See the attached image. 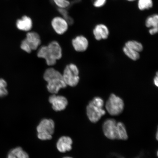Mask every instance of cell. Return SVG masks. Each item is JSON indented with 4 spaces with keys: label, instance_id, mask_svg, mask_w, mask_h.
<instances>
[{
    "label": "cell",
    "instance_id": "9c48e42d",
    "mask_svg": "<svg viewBox=\"0 0 158 158\" xmlns=\"http://www.w3.org/2000/svg\"><path fill=\"white\" fill-rule=\"evenodd\" d=\"M52 28L57 34L62 35L66 32L68 28V23L63 18L57 17L51 22Z\"/></svg>",
    "mask_w": 158,
    "mask_h": 158
},
{
    "label": "cell",
    "instance_id": "f1b7e54d",
    "mask_svg": "<svg viewBox=\"0 0 158 158\" xmlns=\"http://www.w3.org/2000/svg\"><path fill=\"white\" fill-rule=\"evenodd\" d=\"M127 1H135V0H127Z\"/></svg>",
    "mask_w": 158,
    "mask_h": 158
},
{
    "label": "cell",
    "instance_id": "30bf717a",
    "mask_svg": "<svg viewBox=\"0 0 158 158\" xmlns=\"http://www.w3.org/2000/svg\"><path fill=\"white\" fill-rule=\"evenodd\" d=\"M23 40L31 51L36 50L41 43L40 36L38 33L35 32L27 33L26 37Z\"/></svg>",
    "mask_w": 158,
    "mask_h": 158
},
{
    "label": "cell",
    "instance_id": "d6986e66",
    "mask_svg": "<svg viewBox=\"0 0 158 158\" xmlns=\"http://www.w3.org/2000/svg\"><path fill=\"white\" fill-rule=\"evenodd\" d=\"M123 50L126 56L132 60H137L140 58L139 52L128 48L127 47L124 46L123 48Z\"/></svg>",
    "mask_w": 158,
    "mask_h": 158
},
{
    "label": "cell",
    "instance_id": "d4e9b609",
    "mask_svg": "<svg viewBox=\"0 0 158 158\" xmlns=\"http://www.w3.org/2000/svg\"><path fill=\"white\" fill-rule=\"evenodd\" d=\"M106 0H94V5L96 7H100L105 4Z\"/></svg>",
    "mask_w": 158,
    "mask_h": 158
},
{
    "label": "cell",
    "instance_id": "ac0fdd59",
    "mask_svg": "<svg viewBox=\"0 0 158 158\" xmlns=\"http://www.w3.org/2000/svg\"><path fill=\"white\" fill-rule=\"evenodd\" d=\"M125 46L138 52H141L143 50V45L141 43L136 41H128L126 43Z\"/></svg>",
    "mask_w": 158,
    "mask_h": 158
},
{
    "label": "cell",
    "instance_id": "277c9868",
    "mask_svg": "<svg viewBox=\"0 0 158 158\" xmlns=\"http://www.w3.org/2000/svg\"><path fill=\"white\" fill-rule=\"evenodd\" d=\"M106 111L110 115L118 116L123 112L124 102L122 99L114 94H111L105 105Z\"/></svg>",
    "mask_w": 158,
    "mask_h": 158
},
{
    "label": "cell",
    "instance_id": "7a4b0ae2",
    "mask_svg": "<svg viewBox=\"0 0 158 158\" xmlns=\"http://www.w3.org/2000/svg\"><path fill=\"white\" fill-rule=\"evenodd\" d=\"M104 105V101L100 97H95L89 102L86 106V114L92 123H97L106 114Z\"/></svg>",
    "mask_w": 158,
    "mask_h": 158
},
{
    "label": "cell",
    "instance_id": "e0dca14e",
    "mask_svg": "<svg viewBox=\"0 0 158 158\" xmlns=\"http://www.w3.org/2000/svg\"><path fill=\"white\" fill-rule=\"evenodd\" d=\"M118 139L127 140L128 135L125 125L122 122H117Z\"/></svg>",
    "mask_w": 158,
    "mask_h": 158
},
{
    "label": "cell",
    "instance_id": "4316f807",
    "mask_svg": "<svg viewBox=\"0 0 158 158\" xmlns=\"http://www.w3.org/2000/svg\"><path fill=\"white\" fill-rule=\"evenodd\" d=\"M158 73H156V75L155 77V78H154L153 82L154 84H155V85L158 87Z\"/></svg>",
    "mask_w": 158,
    "mask_h": 158
},
{
    "label": "cell",
    "instance_id": "3957f363",
    "mask_svg": "<svg viewBox=\"0 0 158 158\" xmlns=\"http://www.w3.org/2000/svg\"><path fill=\"white\" fill-rule=\"evenodd\" d=\"M55 129L54 122L51 119H43L37 127V137L41 140H50Z\"/></svg>",
    "mask_w": 158,
    "mask_h": 158
},
{
    "label": "cell",
    "instance_id": "5bb4252c",
    "mask_svg": "<svg viewBox=\"0 0 158 158\" xmlns=\"http://www.w3.org/2000/svg\"><path fill=\"white\" fill-rule=\"evenodd\" d=\"M16 25L17 28L19 30L27 31H30L32 28L33 23L30 17L24 15L21 19L17 20Z\"/></svg>",
    "mask_w": 158,
    "mask_h": 158
},
{
    "label": "cell",
    "instance_id": "ba28073f",
    "mask_svg": "<svg viewBox=\"0 0 158 158\" xmlns=\"http://www.w3.org/2000/svg\"><path fill=\"white\" fill-rule=\"evenodd\" d=\"M47 82V90L52 94H57L60 89L66 88L67 86L63 78L52 79Z\"/></svg>",
    "mask_w": 158,
    "mask_h": 158
},
{
    "label": "cell",
    "instance_id": "9a60e30c",
    "mask_svg": "<svg viewBox=\"0 0 158 158\" xmlns=\"http://www.w3.org/2000/svg\"><path fill=\"white\" fill-rule=\"evenodd\" d=\"M7 158H29L28 154L21 147H17L11 150Z\"/></svg>",
    "mask_w": 158,
    "mask_h": 158
},
{
    "label": "cell",
    "instance_id": "4fadbf2b",
    "mask_svg": "<svg viewBox=\"0 0 158 158\" xmlns=\"http://www.w3.org/2000/svg\"><path fill=\"white\" fill-rule=\"evenodd\" d=\"M93 33L96 40L99 41L108 38L109 35V31L106 25L100 24L94 27Z\"/></svg>",
    "mask_w": 158,
    "mask_h": 158
},
{
    "label": "cell",
    "instance_id": "52a82bcc",
    "mask_svg": "<svg viewBox=\"0 0 158 158\" xmlns=\"http://www.w3.org/2000/svg\"><path fill=\"white\" fill-rule=\"evenodd\" d=\"M49 101L52 105L53 109L56 111L64 110L68 106V102L64 96L53 94L49 96Z\"/></svg>",
    "mask_w": 158,
    "mask_h": 158
},
{
    "label": "cell",
    "instance_id": "8992f818",
    "mask_svg": "<svg viewBox=\"0 0 158 158\" xmlns=\"http://www.w3.org/2000/svg\"><path fill=\"white\" fill-rule=\"evenodd\" d=\"M105 136L110 140L118 139L117 122L113 118H108L102 124Z\"/></svg>",
    "mask_w": 158,
    "mask_h": 158
},
{
    "label": "cell",
    "instance_id": "ffe728a7",
    "mask_svg": "<svg viewBox=\"0 0 158 158\" xmlns=\"http://www.w3.org/2000/svg\"><path fill=\"white\" fill-rule=\"evenodd\" d=\"M145 24L146 27L149 28L158 27V15H155L148 17L146 20Z\"/></svg>",
    "mask_w": 158,
    "mask_h": 158
},
{
    "label": "cell",
    "instance_id": "2e32d148",
    "mask_svg": "<svg viewBox=\"0 0 158 158\" xmlns=\"http://www.w3.org/2000/svg\"><path fill=\"white\" fill-rule=\"evenodd\" d=\"M44 80L47 82L55 78H63L62 74L54 68H50L45 70L44 76Z\"/></svg>",
    "mask_w": 158,
    "mask_h": 158
},
{
    "label": "cell",
    "instance_id": "603a6c76",
    "mask_svg": "<svg viewBox=\"0 0 158 158\" xmlns=\"http://www.w3.org/2000/svg\"><path fill=\"white\" fill-rule=\"evenodd\" d=\"M59 13L62 15L63 18L66 20L69 25H72L74 23L73 19L69 15L68 13L67 10L64 8H60L58 9Z\"/></svg>",
    "mask_w": 158,
    "mask_h": 158
},
{
    "label": "cell",
    "instance_id": "8fae6325",
    "mask_svg": "<svg viewBox=\"0 0 158 158\" xmlns=\"http://www.w3.org/2000/svg\"><path fill=\"white\" fill-rule=\"evenodd\" d=\"M72 44L75 50L77 52H82L87 49L89 42L85 37L83 35H78L73 40Z\"/></svg>",
    "mask_w": 158,
    "mask_h": 158
},
{
    "label": "cell",
    "instance_id": "5b68a950",
    "mask_svg": "<svg viewBox=\"0 0 158 158\" xmlns=\"http://www.w3.org/2000/svg\"><path fill=\"white\" fill-rule=\"evenodd\" d=\"M62 74L63 78L67 85L76 86L80 81L79 70L76 65L70 64L65 67Z\"/></svg>",
    "mask_w": 158,
    "mask_h": 158
},
{
    "label": "cell",
    "instance_id": "44dd1931",
    "mask_svg": "<svg viewBox=\"0 0 158 158\" xmlns=\"http://www.w3.org/2000/svg\"><path fill=\"white\" fill-rule=\"evenodd\" d=\"M153 5L152 0H139L138 2V8L141 10L151 8Z\"/></svg>",
    "mask_w": 158,
    "mask_h": 158
},
{
    "label": "cell",
    "instance_id": "484cf974",
    "mask_svg": "<svg viewBox=\"0 0 158 158\" xmlns=\"http://www.w3.org/2000/svg\"><path fill=\"white\" fill-rule=\"evenodd\" d=\"M158 27H153L151 28L149 30V32L150 34L153 35L157 33L158 32Z\"/></svg>",
    "mask_w": 158,
    "mask_h": 158
},
{
    "label": "cell",
    "instance_id": "cb8c5ba5",
    "mask_svg": "<svg viewBox=\"0 0 158 158\" xmlns=\"http://www.w3.org/2000/svg\"><path fill=\"white\" fill-rule=\"evenodd\" d=\"M59 8H66L70 6V3L68 0H53Z\"/></svg>",
    "mask_w": 158,
    "mask_h": 158
},
{
    "label": "cell",
    "instance_id": "7c38bea8",
    "mask_svg": "<svg viewBox=\"0 0 158 158\" xmlns=\"http://www.w3.org/2000/svg\"><path fill=\"white\" fill-rule=\"evenodd\" d=\"M72 138L68 136H63L57 142L56 147L60 152L65 153L72 150Z\"/></svg>",
    "mask_w": 158,
    "mask_h": 158
},
{
    "label": "cell",
    "instance_id": "83f0119b",
    "mask_svg": "<svg viewBox=\"0 0 158 158\" xmlns=\"http://www.w3.org/2000/svg\"><path fill=\"white\" fill-rule=\"evenodd\" d=\"M63 158H72V157H65Z\"/></svg>",
    "mask_w": 158,
    "mask_h": 158
},
{
    "label": "cell",
    "instance_id": "6da1fadb",
    "mask_svg": "<svg viewBox=\"0 0 158 158\" xmlns=\"http://www.w3.org/2000/svg\"><path fill=\"white\" fill-rule=\"evenodd\" d=\"M37 56L45 59L47 65L52 66L56 64L57 60L62 57V49L56 41H52L47 45L43 46L39 49Z\"/></svg>",
    "mask_w": 158,
    "mask_h": 158
},
{
    "label": "cell",
    "instance_id": "7402d4cb",
    "mask_svg": "<svg viewBox=\"0 0 158 158\" xmlns=\"http://www.w3.org/2000/svg\"><path fill=\"white\" fill-rule=\"evenodd\" d=\"M7 86L6 82L4 79L0 78V98L4 97L8 94Z\"/></svg>",
    "mask_w": 158,
    "mask_h": 158
}]
</instances>
